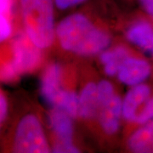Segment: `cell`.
<instances>
[{"label": "cell", "mask_w": 153, "mask_h": 153, "mask_svg": "<svg viewBox=\"0 0 153 153\" xmlns=\"http://www.w3.org/2000/svg\"><path fill=\"white\" fill-rule=\"evenodd\" d=\"M39 49L24 37L16 39L13 46V60L0 69V79L10 82L36 68L41 60Z\"/></svg>", "instance_id": "cell-4"}, {"label": "cell", "mask_w": 153, "mask_h": 153, "mask_svg": "<svg viewBox=\"0 0 153 153\" xmlns=\"http://www.w3.org/2000/svg\"><path fill=\"white\" fill-rule=\"evenodd\" d=\"M62 71L58 64L49 65L44 72L41 81V94L44 100L53 106L60 92V81Z\"/></svg>", "instance_id": "cell-9"}, {"label": "cell", "mask_w": 153, "mask_h": 153, "mask_svg": "<svg viewBox=\"0 0 153 153\" xmlns=\"http://www.w3.org/2000/svg\"><path fill=\"white\" fill-rule=\"evenodd\" d=\"M79 100L78 116L83 119H91L98 112L99 103L97 85L94 82H88L82 89Z\"/></svg>", "instance_id": "cell-11"}, {"label": "cell", "mask_w": 153, "mask_h": 153, "mask_svg": "<svg viewBox=\"0 0 153 153\" xmlns=\"http://www.w3.org/2000/svg\"><path fill=\"white\" fill-rule=\"evenodd\" d=\"M54 0H20L25 30L39 49L49 48L55 39Z\"/></svg>", "instance_id": "cell-2"}, {"label": "cell", "mask_w": 153, "mask_h": 153, "mask_svg": "<svg viewBox=\"0 0 153 153\" xmlns=\"http://www.w3.org/2000/svg\"><path fill=\"white\" fill-rule=\"evenodd\" d=\"M114 88L112 84L106 80H102L97 84V95H98L99 106L107 101L114 95ZM99 110V109H98Z\"/></svg>", "instance_id": "cell-15"}, {"label": "cell", "mask_w": 153, "mask_h": 153, "mask_svg": "<svg viewBox=\"0 0 153 153\" xmlns=\"http://www.w3.org/2000/svg\"><path fill=\"white\" fill-rule=\"evenodd\" d=\"M152 73V66L147 60L129 55L121 64L117 75L123 84L135 86L146 81Z\"/></svg>", "instance_id": "cell-5"}, {"label": "cell", "mask_w": 153, "mask_h": 153, "mask_svg": "<svg viewBox=\"0 0 153 153\" xmlns=\"http://www.w3.org/2000/svg\"><path fill=\"white\" fill-rule=\"evenodd\" d=\"M55 5L60 10H66L72 6L82 4L86 0H54Z\"/></svg>", "instance_id": "cell-19"}, {"label": "cell", "mask_w": 153, "mask_h": 153, "mask_svg": "<svg viewBox=\"0 0 153 153\" xmlns=\"http://www.w3.org/2000/svg\"><path fill=\"white\" fill-rule=\"evenodd\" d=\"M8 114V101L4 94L0 90V128Z\"/></svg>", "instance_id": "cell-18"}, {"label": "cell", "mask_w": 153, "mask_h": 153, "mask_svg": "<svg viewBox=\"0 0 153 153\" xmlns=\"http://www.w3.org/2000/svg\"><path fill=\"white\" fill-rule=\"evenodd\" d=\"M13 150L15 152L19 153L50 152L43 126L36 115H26L18 123L14 137Z\"/></svg>", "instance_id": "cell-3"}, {"label": "cell", "mask_w": 153, "mask_h": 153, "mask_svg": "<svg viewBox=\"0 0 153 153\" xmlns=\"http://www.w3.org/2000/svg\"><path fill=\"white\" fill-rule=\"evenodd\" d=\"M13 0H0V14L8 16L12 9Z\"/></svg>", "instance_id": "cell-21"}, {"label": "cell", "mask_w": 153, "mask_h": 153, "mask_svg": "<svg viewBox=\"0 0 153 153\" xmlns=\"http://www.w3.org/2000/svg\"><path fill=\"white\" fill-rule=\"evenodd\" d=\"M54 152L60 153H75L79 152L78 149L76 146L73 145V143H61L55 142L54 148Z\"/></svg>", "instance_id": "cell-17"}, {"label": "cell", "mask_w": 153, "mask_h": 153, "mask_svg": "<svg viewBox=\"0 0 153 153\" xmlns=\"http://www.w3.org/2000/svg\"><path fill=\"white\" fill-rule=\"evenodd\" d=\"M56 36L63 49L80 55H96L111 42L107 33L96 27L82 14L64 18L56 27Z\"/></svg>", "instance_id": "cell-1"}, {"label": "cell", "mask_w": 153, "mask_h": 153, "mask_svg": "<svg viewBox=\"0 0 153 153\" xmlns=\"http://www.w3.org/2000/svg\"><path fill=\"white\" fill-rule=\"evenodd\" d=\"M129 56L128 49L123 47H117L103 52L100 55V61L104 66L105 72L108 76L117 74L123 61Z\"/></svg>", "instance_id": "cell-12"}, {"label": "cell", "mask_w": 153, "mask_h": 153, "mask_svg": "<svg viewBox=\"0 0 153 153\" xmlns=\"http://www.w3.org/2000/svg\"><path fill=\"white\" fill-rule=\"evenodd\" d=\"M128 40L153 56V22L139 20L127 31Z\"/></svg>", "instance_id": "cell-8"}, {"label": "cell", "mask_w": 153, "mask_h": 153, "mask_svg": "<svg viewBox=\"0 0 153 153\" xmlns=\"http://www.w3.org/2000/svg\"><path fill=\"white\" fill-rule=\"evenodd\" d=\"M152 120H153V94L138 112L134 123L140 127Z\"/></svg>", "instance_id": "cell-14"}, {"label": "cell", "mask_w": 153, "mask_h": 153, "mask_svg": "<svg viewBox=\"0 0 153 153\" xmlns=\"http://www.w3.org/2000/svg\"><path fill=\"white\" fill-rule=\"evenodd\" d=\"M144 12L147 15L148 19L153 22V0H139Z\"/></svg>", "instance_id": "cell-20"}, {"label": "cell", "mask_w": 153, "mask_h": 153, "mask_svg": "<svg viewBox=\"0 0 153 153\" xmlns=\"http://www.w3.org/2000/svg\"><path fill=\"white\" fill-rule=\"evenodd\" d=\"M152 94L153 88L149 84L142 82L133 86L123 100L122 109L124 119L128 122L134 123L138 112Z\"/></svg>", "instance_id": "cell-6"}, {"label": "cell", "mask_w": 153, "mask_h": 153, "mask_svg": "<svg viewBox=\"0 0 153 153\" xmlns=\"http://www.w3.org/2000/svg\"><path fill=\"white\" fill-rule=\"evenodd\" d=\"M11 33L10 23L7 16L0 14V43L6 40Z\"/></svg>", "instance_id": "cell-16"}, {"label": "cell", "mask_w": 153, "mask_h": 153, "mask_svg": "<svg viewBox=\"0 0 153 153\" xmlns=\"http://www.w3.org/2000/svg\"><path fill=\"white\" fill-rule=\"evenodd\" d=\"M49 123L57 138L56 142L72 143V117L58 107H53L49 116Z\"/></svg>", "instance_id": "cell-10"}, {"label": "cell", "mask_w": 153, "mask_h": 153, "mask_svg": "<svg viewBox=\"0 0 153 153\" xmlns=\"http://www.w3.org/2000/svg\"><path fill=\"white\" fill-rule=\"evenodd\" d=\"M53 107H58L66 111L72 118L78 116L79 100L76 93L71 90L61 89Z\"/></svg>", "instance_id": "cell-13"}, {"label": "cell", "mask_w": 153, "mask_h": 153, "mask_svg": "<svg viewBox=\"0 0 153 153\" xmlns=\"http://www.w3.org/2000/svg\"><path fill=\"white\" fill-rule=\"evenodd\" d=\"M122 107L123 101L117 94L99 106V121L107 134H114L118 130L121 116H123Z\"/></svg>", "instance_id": "cell-7"}]
</instances>
